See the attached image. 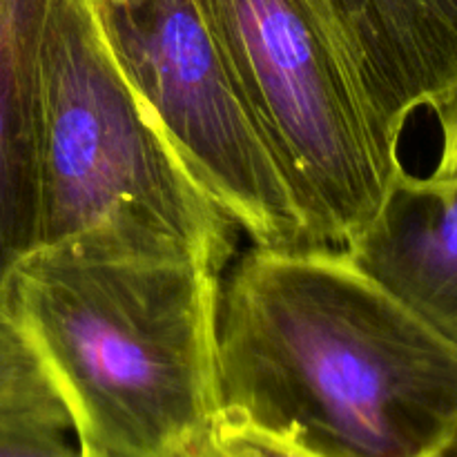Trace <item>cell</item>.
Returning a JSON list of instances; mask_svg holds the SVG:
<instances>
[{"mask_svg": "<svg viewBox=\"0 0 457 457\" xmlns=\"http://www.w3.org/2000/svg\"><path fill=\"white\" fill-rule=\"evenodd\" d=\"M70 428L65 420L40 415L0 418V457H83L67 442Z\"/></svg>", "mask_w": 457, "mask_h": 457, "instance_id": "8fae6325", "label": "cell"}, {"mask_svg": "<svg viewBox=\"0 0 457 457\" xmlns=\"http://www.w3.org/2000/svg\"><path fill=\"white\" fill-rule=\"evenodd\" d=\"M346 54L375 141L393 168L406 120L457 98V0H317Z\"/></svg>", "mask_w": 457, "mask_h": 457, "instance_id": "8992f818", "label": "cell"}, {"mask_svg": "<svg viewBox=\"0 0 457 457\" xmlns=\"http://www.w3.org/2000/svg\"><path fill=\"white\" fill-rule=\"evenodd\" d=\"M221 272L38 248L7 317L43 360L83 457H186L219 415Z\"/></svg>", "mask_w": 457, "mask_h": 457, "instance_id": "7a4b0ae2", "label": "cell"}, {"mask_svg": "<svg viewBox=\"0 0 457 457\" xmlns=\"http://www.w3.org/2000/svg\"><path fill=\"white\" fill-rule=\"evenodd\" d=\"M442 156L433 177L457 179V98L453 105L440 116Z\"/></svg>", "mask_w": 457, "mask_h": 457, "instance_id": "7c38bea8", "label": "cell"}, {"mask_svg": "<svg viewBox=\"0 0 457 457\" xmlns=\"http://www.w3.org/2000/svg\"><path fill=\"white\" fill-rule=\"evenodd\" d=\"M103 38L204 195L263 250L324 248L192 0H94Z\"/></svg>", "mask_w": 457, "mask_h": 457, "instance_id": "5b68a950", "label": "cell"}, {"mask_svg": "<svg viewBox=\"0 0 457 457\" xmlns=\"http://www.w3.org/2000/svg\"><path fill=\"white\" fill-rule=\"evenodd\" d=\"M52 0H0V317L38 245V58Z\"/></svg>", "mask_w": 457, "mask_h": 457, "instance_id": "ba28073f", "label": "cell"}, {"mask_svg": "<svg viewBox=\"0 0 457 457\" xmlns=\"http://www.w3.org/2000/svg\"><path fill=\"white\" fill-rule=\"evenodd\" d=\"M342 250L457 348V179H418L402 168L375 217Z\"/></svg>", "mask_w": 457, "mask_h": 457, "instance_id": "52a82bcc", "label": "cell"}, {"mask_svg": "<svg viewBox=\"0 0 457 457\" xmlns=\"http://www.w3.org/2000/svg\"><path fill=\"white\" fill-rule=\"evenodd\" d=\"M186 457H317L281 437L217 415L204 440Z\"/></svg>", "mask_w": 457, "mask_h": 457, "instance_id": "30bf717a", "label": "cell"}, {"mask_svg": "<svg viewBox=\"0 0 457 457\" xmlns=\"http://www.w3.org/2000/svg\"><path fill=\"white\" fill-rule=\"evenodd\" d=\"M18 415H40L71 424L36 348L9 317H0V418Z\"/></svg>", "mask_w": 457, "mask_h": 457, "instance_id": "9c48e42d", "label": "cell"}, {"mask_svg": "<svg viewBox=\"0 0 457 457\" xmlns=\"http://www.w3.org/2000/svg\"><path fill=\"white\" fill-rule=\"evenodd\" d=\"M308 230L346 248L402 168L384 159L317 0H192Z\"/></svg>", "mask_w": 457, "mask_h": 457, "instance_id": "277c9868", "label": "cell"}, {"mask_svg": "<svg viewBox=\"0 0 457 457\" xmlns=\"http://www.w3.org/2000/svg\"><path fill=\"white\" fill-rule=\"evenodd\" d=\"M433 457H457V424L453 431H451V436L446 437L445 445L437 449V453Z\"/></svg>", "mask_w": 457, "mask_h": 457, "instance_id": "4fadbf2b", "label": "cell"}, {"mask_svg": "<svg viewBox=\"0 0 457 457\" xmlns=\"http://www.w3.org/2000/svg\"><path fill=\"white\" fill-rule=\"evenodd\" d=\"M217 404L317 457H433L457 424V348L344 250L253 248L219 302Z\"/></svg>", "mask_w": 457, "mask_h": 457, "instance_id": "6da1fadb", "label": "cell"}, {"mask_svg": "<svg viewBox=\"0 0 457 457\" xmlns=\"http://www.w3.org/2000/svg\"><path fill=\"white\" fill-rule=\"evenodd\" d=\"M235 223L177 161L116 65L94 0H52L38 58V248L223 272Z\"/></svg>", "mask_w": 457, "mask_h": 457, "instance_id": "3957f363", "label": "cell"}]
</instances>
